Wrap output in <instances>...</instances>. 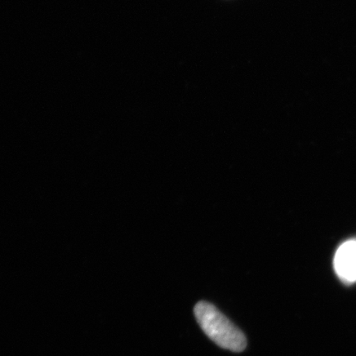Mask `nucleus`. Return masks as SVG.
I'll return each mask as SVG.
<instances>
[{
    "mask_svg": "<svg viewBox=\"0 0 356 356\" xmlns=\"http://www.w3.org/2000/svg\"><path fill=\"white\" fill-rule=\"evenodd\" d=\"M200 327L209 338L222 349L242 353L247 347L243 332L230 321L216 306L199 302L194 309Z\"/></svg>",
    "mask_w": 356,
    "mask_h": 356,
    "instance_id": "obj_1",
    "label": "nucleus"
},
{
    "mask_svg": "<svg viewBox=\"0 0 356 356\" xmlns=\"http://www.w3.org/2000/svg\"><path fill=\"white\" fill-rule=\"evenodd\" d=\"M334 268L342 282H356V240H350L337 249L334 257Z\"/></svg>",
    "mask_w": 356,
    "mask_h": 356,
    "instance_id": "obj_2",
    "label": "nucleus"
}]
</instances>
